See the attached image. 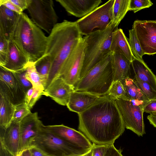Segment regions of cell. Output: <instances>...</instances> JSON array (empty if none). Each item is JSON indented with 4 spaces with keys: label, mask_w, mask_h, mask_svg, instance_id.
I'll list each match as a JSON object with an SVG mask.
<instances>
[{
    "label": "cell",
    "mask_w": 156,
    "mask_h": 156,
    "mask_svg": "<svg viewBox=\"0 0 156 156\" xmlns=\"http://www.w3.org/2000/svg\"><path fill=\"white\" fill-rule=\"evenodd\" d=\"M44 95V90L32 87L26 93L24 102L30 110L41 96Z\"/></svg>",
    "instance_id": "31"
},
{
    "label": "cell",
    "mask_w": 156,
    "mask_h": 156,
    "mask_svg": "<svg viewBox=\"0 0 156 156\" xmlns=\"http://www.w3.org/2000/svg\"><path fill=\"white\" fill-rule=\"evenodd\" d=\"M110 51L111 52L122 54L131 62L135 58L132 52L127 38L121 28L116 29L113 33Z\"/></svg>",
    "instance_id": "21"
},
{
    "label": "cell",
    "mask_w": 156,
    "mask_h": 156,
    "mask_svg": "<svg viewBox=\"0 0 156 156\" xmlns=\"http://www.w3.org/2000/svg\"><path fill=\"white\" fill-rule=\"evenodd\" d=\"M26 77L33 87L44 90L41 77L36 69L35 63L29 62L26 68Z\"/></svg>",
    "instance_id": "27"
},
{
    "label": "cell",
    "mask_w": 156,
    "mask_h": 156,
    "mask_svg": "<svg viewBox=\"0 0 156 156\" xmlns=\"http://www.w3.org/2000/svg\"><path fill=\"white\" fill-rule=\"evenodd\" d=\"M70 15L82 18L87 15L102 3L101 0H56Z\"/></svg>",
    "instance_id": "16"
},
{
    "label": "cell",
    "mask_w": 156,
    "mask_h": 156,
    "mask_svg": "<svg viewBox=\"0 0 156 156\" xmlns=\"http://www.w3.org/2000/svg\"><path fill=\"white\" fill-rule=\"evenodd\" d=\"M114 78L110 52L80 79L74 90L104 96L107 94Z\"/></svg>",
    "instance_id": "4"
},
{
    "label": "cell",
    "mask_w": 156,
    "mask_h": 156,
    "mask_svg": "<svg viewBox=\"0 0 156 156\" xmlns=\"http://www.w3.org/2000/svg\"><path fill=\"white\" fill-rule=\"evenodd\" d=\"M15 105L0 91V126L5 129L12 123L14 115Z\"/></svg>",
    "instance_id": "24"
},
{
    "label": "cell",
    "mask_w": 156,
    "mask_h": 156,
    "mask_svg": "<svg viewBox=\"0 0 156 156\" xmlns=\"http://www.w3.org/2000/svg\"><path fill=\"white\" fill-rule=\"evenodd\" d=\"M86 153V154H87ZM83 154V155H77V156H85V155H86V154Z\"/></svg>",
    "instance_id": "47"
},
{
    "label": "cell",
    "mask_w": 156,
    "mask_h": 156,
    "mask_svg": "<svg viewBox=\"0 0 156 156\" xmlns=\"http://www.w3.org/2000/svg\"><path fill=\"white\" fill-rule=\"evenodd\" d=\"M74 90V87L58 76L54 79L45 89L44 95L51 97L59 105L66 106Z\"/></svg>",
    "instance_id": "15"
},
{
    "label": "cell",
    "mask_w": 156,
    "mask_h": 156,
    "mask_svg": "<svg viewBox=\"0 0 156 156\" xmlns=\"http://www.w3.org/2000/svg\"><path fill=\"white\" fill-rule=\"evenodd\" d=\"M152 113L153 114H154V115H156V112H152Z\"/></svg>",
    "instance_id": "49"
},
{
    "label": "cell",
    "mask_w": 156,
    "mask_h": 156,
    "mask_svg": "<svg viewBox=\"0 0 156 156\" xmlns=\"http://www.w3.org/2000/svg\"><path fill=\"white\" fill-rule=\"evenodd\" d=\"M0 156H12L5 148L0 144Z\"/></svg>",
    "instance_id": "44"
},
{
    "label": "cell",
    "mask_w": 156,
    "mask_h": 156,
    "mask_svg": "<svg viewBox=\"0 0 156 156\" xmlns=\"http://www.w3.org/2000/svg\"><path fill=\"white\" fill-rule=\"evenodd\" d=\"M22 156H31L29 149H27L21 153Z\"/></svg>",
    "instance_id": "45"
},
{
    "label": "cell",
    "mask_w": 156,
    "mask_h": 156,
    "mask_svg": "<svg viewBox=\"0 0 156 156\" xmlns=\"http://www.w3.org/2000/svg\"><path fill=\"white\" fill-rule=\"evenodd\" d=\"M115 100L125 128L142 136L145 133L143 113L146 105L128 99L119 98Z\"/></svg>",
    "instance_id": "8"
},
{
    "label": "cell",
    "mask_w": 156,
    "mask_h": 156,
    "mask_svg": "<svg viewBox=\"0 0 156 156\" xmlns=\"http://www.w3.org/2000/svg\"><path fill=\"white\" fill-rule=\"evenodd\" d=\"M15 105V109L12 121L20 123L25 117L31 113L30 110L24 102Z\"/></svg>",
    "instance_id": "33"
},
{
    "label": "cell",
    "mask_w": 156,
    "mask_h": 156,
    "mask_svg": "<svg viewBox=\"0 0 156 156\" xmlns=\"http://www.w3.org/2000/svg\"><path fill=\"white\" fill-rule=\"evenodd\" d=\"M107 94L115 100L119 98L130 99L120 80L113 81Z\"/></svg>",
    "instance_id": "30"
},
{
    "label": "cell",
    "mask_w": 156,
    "mask_h": 156,
    "mask_svg": "<svg viewBox=\"0 0 156 156\" xmlns=\"http://www.w3.org/2000/svg\"><path fill=\"white\" fill-rule=\"evenodd\" d=\"M132 28L144 55L156 54V21L136 20Z\"/></svg>",
    "instance_id": "11"
},
{
    "label": "cell",
    "mask_w": 156,
    "mask_h": 156,
    "mask_svg": "<svg viewBox=\"0 0 156 156\" xmlns=\"http://www.w3.org/2000/svg\"><path fill=\"white\" fill-rule=\"evenodd\" d=\"M127 40L134 57L139 59L143 60L142 57L144 54L141 49L134 30L132 28L129 30V38H127Z\"/></svg>",
    "instance_id": "29"
},
{
    "label": "cell",
    "mask_w": 156,
    "mask_h": 156,
    "mask_svg": "<svg viewBox=\"0 0 156 156\" xmlns=\"http://www.w3.org/2000/svg\"><path fill=\"white\" fill-rule=\"evenodd\" d=\"M47 130L77 147L90 150L93 143L81 132L63 124L44 126Z\"/></svg>",
    "instance_id": "14"
},
{
    "label": "cell",
    "mask_w": 156,
    "mask_h": 156,
    "mask_svg": "<svg viewBox=\"0 0 156 156\" xmlns=\"http://www.w3.org/2000/svg\"><path fill=\"white\" fill-rule=\"evenodd\" d=\"M43 128L33 145L40 147L50 156H74L84 154L90 150L76 147L45 128Z\"/></svg>",
    "instance_id": "6"
},
{
    "label": "cell",
    "mask_w": 156,
    "mask_h": 156,
    "mask_svg": "<svg viewBox=\"0 0 156 156\" xmlns=\"http://www.w3.org/2000/svg\"><path fill=\"white\" fill-rule=\"evenodd\" d=\"M153 5L150 0H130L129 11L135 13L146 8H148Z\"/></svg>",
    "instance_id": "36"
},
{
    "label": "cell",
    "mask_w": 156,
    "mask_h": 156,
    "mask_svg": "<svg viewBox=\"0 0 156 156\" xmlns=\"http://www.w3.org/2000/svg\"><path fill=\"white\" fill-rule=\"evenodd\" d=\"M147 118L150 123L156 128V115L151 113L147 116Z\"/></svg>",
    "instance_id": "43"
},
{
    "label": "cell",
    "mask_w": 156,
    "mask_h": 156,
    "mask_svg": "<svg viewBox=\"0 0 156 156\" xmlns=\"http://www.w3.org/2000/svg\"><path fill=\"white\" fill-rule=\"evenodd\" d=\"M10 39L27 57L29 62L36 63L45 54L48 37L25 13L20 15Z\"/></svg>",
    "instance_id": "3"
},
{
    "label": "cell",
    "mask_w": 156,
    "mask_h": 156,
    "mask_svg": "<svg viewBox=\"0 0 156 156\" xmlns=\"http://www.w3.org/2000/svg\"><path fill=\"white\" fill-rule=\"evenodd\" d=\"M44 126L37 112H31L22 120L20 123V141L18 154L33 145Z\"/></svg>",
    "instance_id": "12"
},
{
    "label": "cell",
    "mask_w": 156,
    "mask_h": 156,
    "mask_svg": "<svg viewBox=\"0 0 156 156\" xmlns=\"http://www.w3.org/2000/svg\"><path fill=\"white\" fill-rule=\"evenodd\" d=\"M27 9L34 24L49 34L58 23L52 0H30Z\"/></svg>",
    "instance_id": "9"
},
{
    "label": "cell",
    "mask_w": 156,
    "mask_h": 156,
    "mask_svg": "<svg viewBox=\"0 0 156 156\" xmlns=\"http://www.w3.org/2000/svg\"><path fill=\"white\" fill-rule=\"evenodd\" d=\"M115 0H110L76 21L82 35L105 29L111 23Z\"/></svg>",
    "instance_id": "7"
},
{
    "label": "cell",
    "mask_w": 156,
    "mask_h": 156,
    "mask_svg": "<svg viewBox=\"0 0 156 156\" xmlns=\"http://www.w3.org/2000/svg\"><path fill=\"white\" fill-rule=\"evenodd\" d=\"M78 129L93 143L114 144L125 128L115 100L107 94L78 114Z\"/></svg>",
    "instance_id": "1"
},
{
    "label": "cell",
    "mask_w": 156,
    "mask_h": 156,
    "mask_svg": "<svg viewBox=\"0 0 156 156\" xmlns=\"http://www.w3.org/2000/svg\"><path fill=\"white\" fill-rule=\"evenodd\" d=\"M83 38L76 21L64 20L54 26L48 37L44 55L48 56L51 62L45 89L58 77L65 63Z\"/></svg>",
    "instance_id": "2"
},
{
    "label": "cell",
    "mask_w": 156,
    "mask_h": 156,
    "mask_svg": "<svg viewBox=\"0 0 156 156\" xmlns=\"http://www.w3.org/2000/svg\"><path fill=\"white\" fill-rule=\"evenodd\" d=\"M131 68L134 79L147 83L156 91V76L143 60L134 58L132 61Z\"/></svg>",
    "instance_id": "23"
},
{
    "label": "cell",
    "mask_w": 156,
    "mask_h": 156,
    "mask_svg": "<svg viewBox=\"0 0 156 156\" xmlns=\"http://www.w3.org/2000/svg\"><path fill=\"white\" fill-rule=\"evenodd\" d=\"M92 149L86 154L85 156H92Z\"/></svg>",
    "instance_id": "46"
},
{
    "label": "cell",
    "mask_w": 156,
    "mask_h": 156,
    "mask_svg": "<svg viewBox=\"0 0 156 156\" xmlns=\"http://www.w3.org/2000/svg\"><path fill=\"white\" fill-rule=\"evenodd\" d=\"M111 53L114 75L113 81H122L129 77L132 62L120 54L111 52Z\"/></svg>",
    "instance_id": "22"
},
{
    "label": "cell",
    "mask_w": 156,
    "mask_h": 156,
    "mask_svg": "<svg viewBox=\"0 0 156 156\" xmlns=\"http://www.w3.org/2000/svg\"><path fill=\"white\" fill-rule=\"evenodd\" d=\"M20 15L3 5H0V35L9 40L18 22Z\"/></svg>",
    "instance_id": "20"
},
{
    "label": "cell",
    "mask_w": 156,
    "mask_h": 156,
    "mask_svg": "<svg viewBox=\"0 0 156 156\" xmlns=\"http://www.w3.org/2000/svg\"><path fill=\"white\" fill-rule=\"evenodd\" d=\"M26 69L16 72H12L22 89L26 94L33 87L31 82L26 77Z\"/></svg>",
    "instance_id": "34"
},
{
    "label": "cell",
    "mask_w": 156,
    "mask_h": 156,
    "mask_svg": "<svg viewBox=\"0 0 156 156\" xmlns=\"http://www.w3.org/2000/svg\"><path fill=\"white\" fill-rule=\"evenodd\" d=\"M23 12L27 9L30 0H9Z\"/></svg>",
    "instance_id": "41"
},
{
    "label": "cell",
    "mask_w": 156,
    "mask_h": 156,
    "mask_svg": "<svg viewBox=\"0 0 156 156\" xmlns=\"http://www.w3.org/2000/svg\"><path fill=\"white\" fill-rule=\"evenodd\" d=\"M29 62L27 57L9 40L8 57L5 65L0 67L12 72H16L26 69Z\"/></svg>",
    "instance_id": "19"
},
{
    "label": "cell",
    "mask_w": 156,
    "mask_h": 156,
    "mask_svg": "<svg viewBox=\"0 0 156 156\" xmlns=\"http://www.w3.org/2000/svg\"><path fill=\"white\" fill-rule=\"evenodd\" d=\"M84 56L83 38L65 63L59 74L58 76L74 88L80 80Z\"/></svg>",
    "instance_id": "10"
},
{
    "label": "cell",
    "mask_w": 156,
    "mask_h": 156,
    "mask_svg": "<svg viewBox=\"0 0 156 156\" xmlns=\"http://www.w3.org/2000/svg\"><path fill=\"white\" fill-rule=\"evenodd\" d=\"M20 141V123L12 121L7 128H0V144L12 156L18 154Z\"/></svg>",
    "instance_id": "17"
},
{
    "label": "cell",
    "mask_w": 156,
    "mask_h": 156,
    "mask_svg": "<svg viewBox=\"0 0 156 156\" xmlns=\"http://www.w3.org/2000/svg\"><path fill=\"white\" fill-rule=\"evenodd\" d=\"M121 81L130 100L146 105L150 101L140 90L133 79L128 77Z\"/></svg>",
    "instance_id": "25"
},
{
    "label": "cell",
    "mask_w": 156,
    "mask_h": 156,
    "mask_svg": "<svg viewBox=\"0 0 156 156\" xmlns=\"http://www.w3.org/2000/svg\"><path fill=\"white\" fill-rule=\"evenodd\" d=\"M28 149L31 156H50L38 146L33 145Z\"/></svg>",
    "instance_id": "40"
},
{
    "label": "cell",
    "mask_w": 156,
    "mask_h": 156,
    "mask_svg": "<svg viewBox=\"0 0 156 156\" xmlns=\"http://www.w3.org/2000/svg\"><path fill=\"white\" fill-rule=\"evenodd\" d=\"M117 28L111 23L105 30L94 32L83 37L84 60L80 79L110 52L113 33Z\"/></svg>",
    "instance_id": "5"
},
{
    "label": "cell",
    "mask_w": 156,
    "mask_h": 156,
    "mask_svg": "<svg viewBox=\"0 0 156 156\" xmlns=\"http://www.w3.org/2000/svg\"><path fill=\"white\" fill-rule=\"evenodd\" d=\"M35 65L37 70L41 77L45 90L51 67V61L48 56H44L35 63Z\"/></svg>",
    "instance_id": "28"
},
{
    "label": "cell",
    "mask_w": 156,
    "mask_h": 156,
    "mask_svg": "<svg viewBox=\"0 0 156 156\" xmlns=\"http://www.w3.org/2000/svg\"><path fill=\"white\" fill-rule=\"evenodd\" d=\"M3 5L9 9L20 15L23 13L21 10L9 0H0V5Z\"/></svg>",
    "instance_id": "39"
},
{
    "label": "cell",
    "mask_w": 156,
    "mask_h": 156,
    "mask_svg": "<svg viewBox=\"0 0 156 156\" xmlns=\"http://www.w3.org/2000/svg\"><path fill=\"white\" fill-rule=\"evenodd\" d=\"M138 87L150 101L156 100V91L147 83L139 79H133Z\"/></svg>",
    "instance_id": "32"
},
{
    "label": "cell",
    "mask_w": 156,
    "mask_h": 156,
    "mask_svg": "<svg viewBox=\"0 0 156 156\" xmlns=\"http://www.w3.org/2000/svg\"><path fill=\"white\" fill-rule=\"evenodd\" d=\"M0 91L14 105L24 102L26 94L12 72L0 67Z\"/></svg>",
    "instance_id": "13"
},
{
    "label": "cell",
    "mask_w": 156,
    "mask_h": 156,
    "mask_svg": "<svg viewBox=\"0 0 156 156\" xmlns=\"http://www.w3.org/2000/svg\"><path fill=\"white\" fill-rule=\"evenodd\" d=\"M122 150L116 149L114 144L107 145L104 156H123Z\"/></svg>",
    "instance_id": "37"
},
{
    "label": "cell",
    "mask_w": 156,
    "mask_h": 156,
    "mask_svg": "<svg viewBox=\"0 0 156 156\" xmlns=\"http://www.w3.org/2000/svg\"><path fill=\"white\" fill-rule=\"evenodd\" d=\"M9 40L0 35V66H4L6 61L9 53Z\"/></svg>",
    "instance_id": "35"
},
{
    "label": "cell",
    "mask_w": 156,
    "mask_h": 156,
    "mask_svg": "<svg viewBox=\"0 0 156 156\" xmlns=\"http://www.w3.org/2000/svg\"><path fill=\"white\" fill-rule=\"evenodd\" d=\"M101 96L87 92L74 90L66 106L69 110L78 114L90 107Z\"/></svg>",
    "instance_id": "18"
},
{
    "label": "cell",
    "mask_w": 156,
    "mask_h": 156,
    "mask_svg": "<svg viewBox=\"0 0 156 156\" xmlns=\"http://www.w3.org/2000/svg\"><path fill=\"white\" fill-rule=\"evenodd\" d=\"M144 112L150 114L156 112V100L150 101L145 106Z\"/></svg>",
    "instance_id": "42"
},
{
    "label": "cell",
    "mask_w": 156,
    "mask_h": 156,
    "mask_svg": "<svg viewBox=\"0 0 156 156\" xmlns=\"http://www.w3.org/2000/svg\"><path fill=\"white\" fill-rule=\"evenodd\" d=\"M130 0H115L112 9L111 23L115 28L129 11Z\"/></svg>",
    "instance_id": "26"
},
{
    "label": "cell",
    "mask_w": 156,
    "mask_h": 156,
    "mask_svg": "<svg viewBox=\"0 0 156 156\" xmlns=\"http://www.w3.org/2000/svg\"><path fill=\"white\" fill-rule=\"evenodd\" d=\"M15 156H21V153L20 154H18L17 155Z\"/></svg>",
    "instance_id": "48"
},
{
    "label": "cell",
    "mask_w": 156,
    "mask_h": 156,
    "mask_svg": "<svg viewBox=\"0 0 156 156\" xmlns=\"http://www.w3.org/2000/svg\"><path fill=\"white\" fill-rule=\"evenodd\" d=\"M107 146L93 143L92 156H104Z\"/></svg>",
    "instance_id": "38"
}]
</instances>
